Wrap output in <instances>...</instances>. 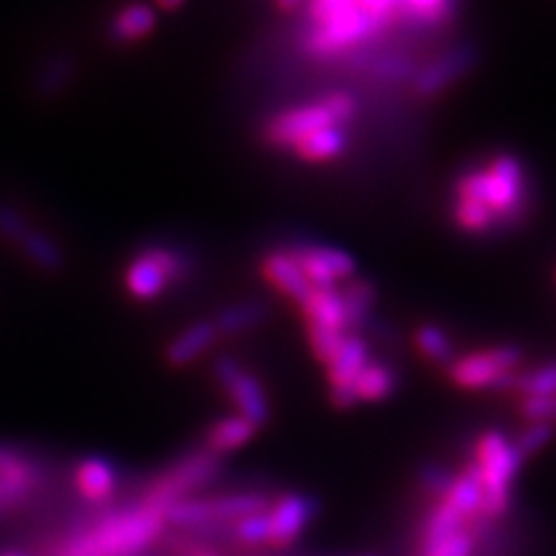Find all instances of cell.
I'll use <instances>...</instances> for the list:
<instances>
[{
	"mask_svg": "<svg viewBox=\"0 0 556 556\" xmlns=\"http://www.w3.org/2000/svg\"><path fill=\"white\" fill-rule=\"evenodd\" d=\"M61 480L59 466L40 452L0 445V521L33 517L47 508Z\"/></svg>",
	"mask_w": 556,
	"mask_h": 556,
	"instance_id": "6da1fadb",
	"label": "cell"
},
{
	"mask_svg": "<svg viewBox=\"0 0 556 556\" xmlns=\"http://www.w3.org/2000/svg\"><path fill=\"white\" fill-rule=\"evenodd\" d=\"M455 198L484 204L501 223H517L529 204L527 167L513 153H498L480 167L459 174Z\"/></svg>",
	"mask_w": 556,
	"mask_h": 556,
	"instance_id": "7a4b0ae2",
	"label": "cell"
},
{
	"mask_svg": "<svg viewBox=\"0 0 556 556\" xmlns=\"http://www.w3.org/2000/svg\"><path fill=\"white\" fill-rule=\"evenodd\" d=\"M220 476L223 457L212 455V452L200 445L184 452L181 457L169 462L159 473H151L149 478L135 482L132 490L126 494L135 503H139V506H147L165 515V510L174 506V503L206 494L208 486H214Z\"/></svg>",
	"mask_w": 556,
	"mask_h": 556,
	"instance_id": "3957f363",
	"label": "cell"
},
{
	"mask_svg": "<svg viewBox=\"0 0 556 556\" xmlns=\"http://www.w3.org/2000/svg\"><path fill=\"white\" fill-rule=\"evenodd\" d=\"M355 116H357L355 96H351L348 91H334V93L323 96L320 100L304 102L292 110L278 112L265 124L263 139L278 151H292V147L306 135L323 128H332V126L348 128V124H353Z\"/></svg>",
	"mask_w": 556,
	"mask_h": 556,
	"instance_id": "277c9868",
	"label": "cell"
},
{
	"mask_svg": "<svg viewBox=\"0 0 556 556\" xmlns=\"http://www.w3.org/2000/svg\"><path fill=\"white\" fill-rule=\"evenodd\" d=\"M521 457L515 441L496 429L484 431L473 450V464L482 480V508L480 517L496 521L508 513L513 503V484L521 471Z\"/></svg>",
	"mask_w": 556,
	"mask_h": 556,
	"instance_id": "5b68a950",
	"label": "cell"
},
{
	"mask_svg": "<svg viewBox=\"0 0 556 556\" xmlns=\"http://www.w3.org/2000/svg\"><path fill=\"white\" fill-rule=\"evenodd\" d=\"M195 271V257L169 243H149L130 257L124 286L137 302L161 300L174 286L186 283Z\"/></svg>",
	"mask_w": 556,
	"mask_h": 556,
	"instance_id": "8992f818",
	"label": "cell"
},
{
	"mask_svg": "<svg viewBox=\"0 0 556 556\" xmlns=\"http://www.w3.org/2000/svg\"><path fill=\"white\" fill-rule=\"evenodd\" d=\"M271 494L265 490H230L184 498L165 510L167 529H193L208 525H237L251 515L265 513Z\"/></svg>",
	"mask_w": 556,
	"mask_h": 556,
	"instance_id": "52a82bcc",
	"label": "cell"
},
{
	"mask_svg": "<svg viewBox=\"0 0 556 556\" xmlns=\"http://www.w3.org/2000/svg\"><path fill=\"white\" fill-rule=\"evenodd\" d=\"M525 353L517 345H494L484 351L457 355L447 364V378L459 390L510 392L515 376L521 371Z\"/></svg>",
	"mask_w": 556,
	"mask_h": 556,
	"instance_id": "ba28073f",
	"label": "cell"
},
{
	"mask_svg": "<svg viewBox=\"0 0 556 556\" xmlns=\"http://www.w3.org/2000/svg\"><path fill=\"white\" fill-rule=\"evenodd\" d=\"M216 386L230 399L237 415L247 417L257 429L271 420V404L265 386L232 355H218L212 367Z\"/></svg>",
	"mask_w": 556,
	"mask_h": 556,
	"instance_id": "9c48e42d",
	"label": "cell"
},
{
	"mask_svg": "<svg viewBox=\"0 0 556 556\" xmlns=\"http://www.w3.org/2000/svg\"><path fill=\"white\" fill-rule=\"evenodd\" d=\"M288 251L313 290H332L357 276L355 257L343 249L323 247V243H298Z\"/></svg>",
	"mask_w": 556,
	"mask_h": 556,
	"instance_id": "30bf717a",
	"label": "cell"
},
{
	"mask_svg": "<svg viewBox=\"0 0 556 556\" xmlns=\"http://www.w3.org/2000/svg\"><path fill=\"white\" fill-rule=\"evenodd\" d=\"M67 482L73 484L75 498L81 506L89 508H104L112 506L124 490V480H121L116 466L98 455L81 457L70 468Z\"/></svg>",
	"mask_w": 556,
	"mask_h": 556,
	"instance_id": "8fae6325",
	"label": "cell"
},
{
	"mask_svg": "<svg viewBox=\"0 0 556 556\" xmlns=\"http://www.w3.org/2000/svg\"><path fill=\"white\" fill-rule=\"evenodd\" d=\"M318 515V501L302 492H286L267 508L269 549H288L300 541L304 529Z\"/></svg>",
	"mask_w": 556,
	"mask_h": 556,
	"instance_id": "7c38bea8",
	"label": "cell"
},
{
	"mask_svg": "<svg viewBox=\"0 0 556 556\" xmlns=\"http://www.w3.org/2000/svg\"><path fill=\"white\" fill-rule=\"evenodd\" d=\"M476 63V49L455 47L445 51L443 56L429 61L427 65H417V73L410 79V86L417 98H433L457 84Z\"/></svg>",
	"mask_w": 556,
	"mask_h": 556,
	"instance_id": "4fadbf2b",
	"label": "cell"
},
{
	"mask_svg": "<svg viewBox=\"0 0 556 556\" xmlns=\"http://www.w3.org/2000/svg\"><path fill=\"white\" fill-rule=\"evenodd\" d=\"M371 362L369 343L357 332L348 334L337 351V355L325 364L329 392H355V378Z\"/></svg>",
	"mask_w": 556,
	"mask_h": 556,
	"instance_id": "5bb4252c",
	"label": "cell"
},
{
	"mask_svg": "<svg viewBox=\"0 0 556 556\" xmlns=\"http://www.w3.org/2000/svg\"><path fill=\"white\" fill-rule=\"evenodd\" d=\"M260 271H263L265 281L278 294H283L286 300H290L294 306H298L306 298V294L313 290L304 278L300 265L294 263V257L290 255L288 249L267 253L263 257V263H260Z\"/></svg>",
	"mask_w": 556,
	"mask_h": 556,
	"instance_id": "9a60e30c",
	"label": "cell"
},
{
	"mask_svg": "<svg viewBox=\"0 0 556 556\" xmlns=\"http://www.w3.org/2000/svg\"><path fill=\"white\" fill-rule=\"evenodd\" d=\"M220 334L214 320H198L174 337L165 348V362L174 369L188 367V364L204 357L218 343Z\"/></svg>",
	"mask_w": 556,
	"mask_h": 556,
	"instance_id": "2e32d148",
	"label": "cell"
},
{
	"mask_svg": "<svg viewBox=\"0 0 556 556\" xmlns=\"http://www.w3.org/2000/svg\"><path fill=\"white\" fill-rule=\"evenodd\" d=\"M159 26V12L149 3H128L114 12L108 26V38L116 47H130L147 40Z\"/></svg>",
	"mask_w": 556,
	"mask_h": 556,
	"instance_id": "e0dca14e",
	"label": "cell"
},
{
	"mask_svg": "<svg viewBox=\"0 0 556 556\" xmlns=\"http://www.w3.org/2000/svg\"><path fill=\"white\" fill-rule=\"evenodd\" d=\"M304 325H318L327 329H337V332H351V320H348V311L341 298V286L332 290H311L306 298L298 304Z\"/></svg>",
	"mask_w": 556,
	"mask_h": 556,
	"instance_id": "ac0fdd59",
	"label": "cell"
},
{
	"mask_svg": "<svg viewBox=\"0 0 556 556\" xmlns=\"http://www.w3.org/2000/svg\"><path fill=\"white\" fill-rule=\"evenodd\" d=\"M77 70V56L70 51H54L35 70L33 93L40 100H56L73 86Z\"/></svg>",
	"mask_w": 556,
	"mask_h": 556,
	"instance_id": "d6986e66",
	"label": "cell"
},
{
	"mask_svg": "<svg viewBox=\"0 0 556 556\" xmlns=\"http://www.w3.org/2000/svg\"><path fill=\"white\" fill-rule=\"evenodd\" d=\"M466 527H468V521L455 508H452L445 498H441L437 506L431 508L427 519L422 521L420 535H417V541H415L417 556H425L437 547H441L443 543L450 541L452 535H457Z\"/></svg>",
	"mask_w": 556,
	"mask_h": 556,
	"instance_id": "ffe728a7",
	"label": "cell"
},
{
	"mask_svg": "<svg viewBox=\"0 0 556 556\" xmlns=\"http://www.w3.org/2000/svg\"><path fill=\"white\" fill-rule=\"evenodd\" d=\"M14 249L24 255L26 263L42 274H59L65 267L63 247L42 228L28 225L26 232L16 239Z\"/></svg>",
	"mask_w": 556,
	"mask_h": 556,
	"instance_id": "44dd1931",
	"label": "cell"
},
{
	"mask_svg": "<svg viewBox=\"0 0 556 556\" xmlns=\"http://www.w3.org/2000/svg\"><path fill=\"white\" fill-rule=\"evenodd\" d=\"M255 433H257V427L253 422H249L247 417L235 413L228 417H220V420H216L212 427L206 429L202 447L212 452V455H216V457H223V455H230V452L243 447L249 441H253Z\"/></svg>",
	"mask_w": 556,
	"mask_h": 556,
	"instance_id": "7402d4cb",
	"label": "cell"
},
{
	"mask_svg": "<svg viewBox=\"0 0 556 556\" xmlns=\"http://www.w3.org/2000/svg\"><path fill=\"white\" fill-rule=\"evenodd\" d=\"M348 144H351V137H348L345 128L332 126V128H323L306 135L300 139L298 144L292 147V153L300 155L304 163H332L348 151Z\"/></svg>",
	"mask_w": 556,
	"mask_h": 556,
	"instance_id": "603a6c76",
	"label": "cell"
},
{
	"mask_svg": "<svg viewBox=\"0 0 556 556\" xmlns=\"http://www.w3.org/2000/svg\"><path fill=\"white\" fill-rule=\"evenodd\" d=\"M457 0H402L399 26L415 30H437L452 22Z\"/></svg>",
	"mask_w": 556,
	"mask_h": 556,
	"instance_id": "cb8c5ba5",
	"label": "cell"
},
{
	"mask_svg": "<svg viewBox=\"0 0 556 556\" xmlns=\"http://www.w3.org/2000/svg\"><path fill=\"white\" fill-rule=\"evenodd\" d=\"M452 508H455L466 521L480 517L482 508V480L478 466L471 462L452 480L447 494L443 496Z\"/></svg>",
	"mask_w": 556,
	"mask_h": 556,
	"instance_id": "d4e9b609",
	"label": "cell"
},
{
	"mask_svg": "<svg viewBox=\"0 0 556 556\" xmlns=\"http://www.w3.org/2000/svg\"><path fill=\"white\" fill-rule=\"evenodd\" d=\"M267 320V306L257 300H241L220 308L214 318V325L223 337H239L257 329Z\"/></svg>",
	"mask_w": 556,
	"mask_h": 556,
	"instance_id": "484cf974",
	"label": "cell"
},
{
	"mask_svg": "<svg viewBox=\"0 0 556 556\" xmlns=\"http://www.w3.org/2000/svg\"><path fill=\"white\" fill-rule=\"evenodd\" d=\"M353 390L359 404L386 402L396 390V374L386 362H369L355 378Z\"/></svg>",
	"mask_w": 556,
	"mask_h": 556,
	"instance_id": "4316f807",
	"label": "cell"
},
{
	"mask_svg": "<svg viewBox=\"0 0 556 556\" xmlns=\"http://www.w3.org/2000/svg\"><path fill=\"white\" fill-rule=\"evenodd\" d=\"M415 348L427 362L437 364V367H447L455 359V343L450 334L439 325H420L415 329Z\"/></svg>",
	"mask_w": 556,
	"mask_h": 556,
	"instance_id": "83f0119b",
	"label": "cell"
},
{
	"mask_svg": "<svg viewBox=\"0 0 556 556\" xmlns=\"http://www.w3.org/2000/svg\"><path fill=\"white\" fill-rule=\"evenodd\" d=\"M341 298L348 311V320H351V332H357V329L364 327V323H367L371 316L374 300H376L374 286L369 281H364V278L355 276L341 286Z\"/></svg>",
	"mask_w": 556,
	"mask_h": 556,
	"instance_id": "f1b7e54d",
	"label": "cell"
},
{
	"mask_svg": "<svg viewBox=\"0 0 556 556\" xmlns=\"http://www.w3.org/2000/svg\"><path fill=\"white\" fill-rule=\"evenodd\" d=\"M452 220H455L459 230L468 235H484L498 228V220L490 208L473 200L455 198V202H452Z\"/></svg>",
	"mask_w": 556,
	"mask_h": 556,
	"instance_id": "f546056e",
	"label": "cell"
},
{
	"mask_svg": "<svg viewBox=\"0 0 556 556\" xmlns=\"http://www.w3.org/2000/svg\"><path fill=\"white\" fill-rule=\"evenodd\" d=\"M517 396H543V394H556V362L541 364V367L519 371L515 376L513 390Z\"/></svg>",
	"mask_w": 556,
	"mask_h": 556,
	"instance_id": "4dcf8cb0",
	"label": "cell"
},
{
	"mask_svg": "<svg viewBox=\"0 0 556 556\" xmlns=\"http://www.w3.org/2000/svg\"><path fill=\"white\" fill-rule=\"evenodd\" d=\"M369 73L380 81L402 84L413 79V75L417 73V63H413L408 56H399V54L378 56L376 61H371Z\"/></svg>",
	"mask_w": 556,
	"mask_h": 556,
	"instance_id": "1f68e13d",
	"label": "cell"
},
{
	"mask_svg": "<svg viewBox=\"0 0 556 556\" xmlns=\"http://www.w3.org/2000/svg\"><path fill=\"white\" fill-rule=\"evenodd\" d=\"M517 413L527 425H556V394L519 396Z\"/></svg>",
	"mask_w": 556,
	"mask_h": 556,
	"instance_id": "d6a6232c",
	"label": "cell"
},
{
	"mask_svg": "<svg viewBox=\"0 0 556 556\" xmlns=\"http://www.w3.org/2000/svg\"><path fill=\"white\" fill-rule=\"evenodd\" d=\"M348 334L345 332H337V329H327V327H318V325H306V341L313 357H316L320 364H327L337 355V351L341 348L343 339Z\"/></svg>",
	"mask_w": 556,
	"mask_h": 556,
	"instance_id": "836d02e7",
	"label": "cell"
},
{
	"mask_svg": "<svg viewBox=\"0 0 556 556\" xmlns=\"http://www.w3.org/2000/svg\"><path fill=\"white\" fill-rule=\"evenodd\" d=\"M554 439H556V425H527L519 431L515 445L521 452V457L529 459L538 455V452H543Z\"/></svg>",
	"mask_w": 556,
	"mask_h": 556,
	"instance_id": "e575fe53",
	"label": "cell"
},
{
	"mask_svg": "<svg viewBox=\"0 0 556 556\" xmlns=\"http://www.w3.org/2000/svg\"><path fill=\"white\" fill-rule=\"evenodd\" d=\"M28 225L30 220L26 218V214L20 206H14L10 202H0V241L14 247L16 239L26 232Z\"/></svg>",
	"mask_w": 556,
	"mask_h": 556,
	"instance_id": "d590c367",
	"label": "cell"
},
{
	"mask_svg": "<svg viewBox=\"0 0 556 556\" xmlns=\"http://www.w3.org/2000/svg\"><path fill=\"white\" fill-rule=\"evenodd\" d=\"M476 538L473 533L464 529L457 535H452L447 543H443L441 547H437L433 552L425 554V556H473L476 554Z\"/></svg>",
	"mask_w": 556,
	"mask_h": 556,
	"instance_id": "8d00e7d4",
	"label": "cell"
},
{
	"mask_svg": "<svg viewBox=\"0 0 556 556\" xmlns=\"http://www.w3.org/2000/svg\"><path fill=\"white\" fill-rule=\"evenodd\" d=\"M452 480H455V476L447 473L443 466H427L425 471H422V478H420L425 490H427L431 496H437L439 501L447 494Z\"/></svg>",
	"mask_w": 556,
	"mask_h": 556,
	"instance_id": "74e56055",
	"label": "cell"
},
{
	"mask_svg": "<svg viewBox=\"0 0 556 556\" xmlns=\"http://www.w3.org/2000/svg\"><path fill=\"white\" fill-rule=\"evenodd\" d=\"M276 5L281 8L283 12H294V10H300L304 5V0H276Z\"/></svg>",
	"mask_w": 556,
	"mask_h": 556,
	"instance_id": "f35d334b",
	"label": "cell"
},
{
	"mask_svg": "<svg viewBox=\"0 0 556 556\" xmlns=\"http://www.w3.org/2000/svg\"><path fill=\"white\" fill-rule=\"evenodd\" d=\"M0 556H30V554L20 545H5L0 547Z\"/></svg>",
	"mask_w": 556,
	"mask_h": 556,
	"instance_id": "ab89813d",
	"label": "cell"
},
{
	"mask_svg": "<svg viewBox=\"0 0 556 556\" xmlns=\"http://www.w3.org/2000/svg\"><path fill=\"white\" fill-rule=\"evenodd\" d=\"M186 0H155V5L163 8V10H179Z\"/></svg>",
	"mask_w": 556,
	"mask_h": 556,
	"instance_id": "60d3db41",
	"label": "cell"
},
{
	"mask_svg": "<svg viewBox=\"0 0 556 556\" xmlns=\"http://www.w3.org/2000/svg\"><path fill=\"white\" fill-rule=\"evenodd\" d=\"M139 556H165V554L159 549V545H155L151 552H147V554H139Z\"/></svg>",
	"mask_w": 556,
	"mask_h": 556,
	"instance_id": "b9f144b4",
	"label": "cell"
},
{
	"mask_svg": "<svg viewBox=\"0 0 556 556\" xmlns=\"http://www.w3.org/2000/svg\"><path fill=\"white\" fill-rule=\"evenodd\" d=\"M364 556H374V554H364Z\"/></svg>",
	"mask_w": 556,
	"mask_h": 556,
	"instance_id": "7bdbcfd3",
	"label": "cell"
}]
</instances>
